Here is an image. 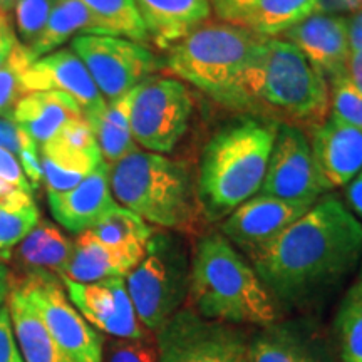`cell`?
Masks as SVG:
<instances>
[{"mask_svg":"<svg viewBox=\"0 0 362 362\" xmlns=\"http://www.w3.org/2000/svg\"><path fill=\"white\" fill-rule=\"evenodd\" d=\"M362 257V223L336 197L319 198L274 242L248 257L277 305L310 309Z\"/></svg>","mask_w":362,"mask_h":362,"instance_id":"obj_1","label":"cell"},{"mask_svg":"<svg viewBox=\"0 0 362 362\" xmlns=\"http://www.w3.org/2000/svg\"><path fill=\"white\" fill-rule=\"evenodd\" d=\"M221 106L314 133L330 116V90L296 45L262 37Z\"/></svg>","mask_w":362,"mask_h":362,"instance_id":"obj_2","label":"cell"},{"mask_svg":"<svg viewBox=\"0 0 362 362\" xmlns=\"http://www.w3.org/2000/svg\"><path fill=\"white\" fill-rule=\"evenodd\" d=\"M279 124L245 115L215 131L203 148L197 193L206 223L225 220L260 192Z\"/></svg>","mask_w":362,"mask_h":362,"instance_id":"obj_3","label":"cell"},{"mask_svg":"<svg viewBox=\"0 0 362 362\" xmlns=\"http://www.w3.org/2000/svg\"><path fill=\"white\" fill-rule=\"evenodd\" d=\"M189 309L203 319L267 327L279 305L255 269L220 232L200 235L192 253Z\"/></svg>","mask_w":362,"mask_h":362,"instance_id":"obj_4","label":"cell"},{"mask_svg":"<svg viewBox=\"0 0 362 362\" xmlns=\"http://www.w3.org/2000/svg\"><path fill=\"white\" fill-rule=\"evenodd\" d=\"M110 185L115 200L151 226L193 237L206 223L188 163L138 149L110 166Z\"/></svg>","mask_w":362,"mask_h":362,"instance_id":"obj_5","label":"cell"},{"mask_svg":"<svg viewBox=\"0 0 362 362\" xmlns=\"http://www.w3.org/2000/svg\"><path fill=\"white\" fill-rule=\"evenodd\" d=\"M126 288L144 329L158 334L188 302L192 252L183 235L155 230L146 253L126 275Z\"/></svg>","mask_w":362,"mask_h":362,"instance_id":"obj_6","label":"cell"},{"mask_svg":"<svg viewBox=\"0 0 362 362\" xmlns=\"http://www.w3.org/2000/svg\"><path fill=\"white\" fill-rule=\"evenodd\" d=\"M259 35L233 24H203L168 49L166 67L181 83L221 104L233 89Z\"/></svg>","mask_w":362,"mask_h":362,"instance_id":"obj_7","label":"cell"},{"mask_svg":"<svg viewBox=\"0 0 362 362\" xmlns=\"http://www.w3.org/2000/svg\"><path fill=\"white\" fill-rule=\"evenodd\" d=\"M193 115V96L176 78L151 76L134 90L131 134L146 151L168 155L187 134Z\"/></svg>","mask_w":362,"mask_h":362,"instance_id":"obj_8","label":"cell"},{"mask_svg":"<svg viewBox=\"0 0 362 362\" xmlns=\"http://www.w3.org/2000/svg\"><path fill=\"white\" fill-rule=\"evenodd\" d=\"M12 285L24 293L54 341L72 359L104 362L101 334L76 309L57 275L47 270H27L24 277L12 280Z\"/></svg>","mask_w":362,"mask_h":362,"instance_id":"obj_9","label":"cell"},{"mask_svg":"<svg viewBox=\"0 0 362 362\" xmlns=\"http://www.w3.org/2000/svg\"><path fill=\"white\" fill-rule=\"evenodd\" d=\"M158 362H250V336L240 325L181 309L156 334Z\"/></svg>","mask_w":362,"mask_h":362,"instance_id":"obj_10","label":"cell"},{"mask_svg":"<svg viewBox=\"0 0 362 362\" xmlns=\"http://www.w3.org/2000/svg\"><path fill=\"white\" fill-rule=\"evenodd\" d=\"M71 49L84 62L106 103L138 88L161 66L148 45L116 35H78L71 40Z\"/></svg>","mask_w":362,"mask_h":362,"instance_id":"obj_11","label":"cell"},{"mask_svg":"<svg viewBox=\"0 0 362 362\" xmlns=\"http://www.w3.org/2000/svg\"><path fill=\"white\" fill-rule=\"evenodd\" d=\"M325 192L310 138L296 126L279 124L259 194L293 202H317Z\"/></svg>","mask_w":362,"mask_h":362,"instance_id":"obj_12","label":"cell"},{"mask_svg":"<svg viewBox=\"0 0 362 362\" xmlns=\"http://www.w3.org/2000/svg\"><path fill=\"white\" fill-rule=\"evenodd\" d=\"M314 203L259 194L226 216L220 226V233L237 250L252 257L305 215Z\"/></svg>","mask_w":362,"mask_h":362,"instance_id":"obj_13","label":"cell"},{"mask_svg":"<svg viewBox=\"0 0 362 362\" xmlns=\"http://www.w3.org/2000/svg\"><path fill=\"white\" fill-rule=\"evenodd\" d=\"M67 297L94 329L116 339H146L149 330L139 322L124 279H106L93 284L61 279Z\"/></svg>","mask_w":362,"mask_h":362,"instance_id":"obj_14","label":"cell"},{"mask_svg":"<svg viewBox=\"0 0 362 362\" xmlns=\"http://www.w3.org/2000/svg\"><path fill=\"white\" fill-rule=\"evenodd\" d=\"M27 93L59 90L78 103L84 117L104 111L106 99L99 93L84 62L72 49H57L47 56L35 59L25 72Z\"/></svg>","mask_w":362,"mask_h":362,"instance_id":"obj_15","label":"cell"},{"mask_svg":"<svg viewBox=\"0 0 362 362\" xmlns=\"http://www.w3.org/2000/svg\"><path fill=\"white\" fill-rule=\"evenodd\" d=\"M312 153L325 192L349 185L362 170V129L329 116L312 133Z\"/></svg>","mask_w":362,"mask_h":362,"instance_id":"obj_16","label":"cell"},{"mask_svg":"<svg viewBox=\"0 0 362 362\" xmlns=\"http://www.w3.org/2000/svg\"><path fill=\"white\" fill-rule=\"evenodd\" d=\"M282 35L304 54L327 83L346 71L347 57L351 54L347 17L314 13L285 30Z\"/></svg>","mask_w":362,"mask_h":362,"instance_id":"obj_17","label":"cell"},{"mask_svg":"<svg viewBox=\"0 0 362 362\" xmlns=\"http://www.w3.org/2000/svg\"><path fill=\"white\" fill-rule=\"evenodd\" d=\"M47 203L59 225L71 233L88 232L117 203L111 193L110 165L103 161L88 178L67 192L47 193Z\"/></svg>","mask_w":362,"mask_h":362,"instance_id":"obj_18","label":"cell"},{"mask_svg":"<svg viewBox=\"0 0 362 362\" xmlns=\"http://www.w3.org/2000/svg\"><path fill=\"white\" fill-rule=\"evenodd\" d=\"M149 42L170 49L200 29L211 16V0H134Z\"/></svg>","mask_w":362,"mask_h":362,"instance_id":"obj_19","label":"cell"},{"mask_svg":"<svg viewBox=\"0 0 362 362\" xmlns=\"http://www.w3.org/2000/svg\"><path fill=\"white\" fill-rule=\"evenodd\" d=\"M141 262L138 257L117 248L107 247L93 233L83 232L74 240V250L64 274L59 279L93 284L106 279H126V275Z\"/></svg>","mask_w":362,"mask_h":362,"instance_id":"obj_20","label":"cell"},{"mask_svg":"<svg viewBox=\"0 0 362 362\" xmlns=\"http://www.w3.org/2000/svg\"><path fill=\"white\" fill-rule=\"evenodd\" d=\"M84 116L78 103L59 90L29 93L13 107V119L40 148L71 119Z\"/></svg>","mask_w":362,"mask_h":362,"instance_id":"obj_21","label":"cell"},{"mask_svg":"<svg viewBox=\"0 0 362 362\" xmlns=\"http://www.w3.org/2000/svg\"><path fill=\"white\" fill-rule=\"evenodd\" d=\"M13 334L25 362H76L45 329L30 302L16 285L11 284L7 297Z\"/></svg>","mask_w":362,"mask_h":362,"instance_id":"obj_22","label":"cell"},{"mask_svg":"<svg viewBox=\"0 0 362 362\" xmlns=\"http://www.w3.org/2000/svg\"><path fill=\"white\" fill-rule=\"evenodd\" d=\"M103 161L99 149H79L52 138L40 146L42 185L47 193L67 192L88 178Z\"/></svg>","mask_w":362,"mask_h":362,"instance_id":"obj_23","label":"cell"},{"mask_svg":"<svg viewBox=\"0 0 362 362\" xmlns=\"http://www.w3.org/2000/svg\"><path fill=\"white\" fill-rule=\"evenodd\" d=\"M250 362H324L312 336L293 324H272L250 337Z\"/></svg>","mask_w":362,"mask_h":362,"instance_id":"obj_24","label":"cell"},{"mask_svg":"<svg viewBox=\"0 0 362 362\" xmlns=\"http://www.w3.org/2000/svg\"><path fill=\"white\" fill-rule=\"evenodd\" d=\"M134 90L136 88L116 101L107 103L104 111L98 115L86 117L96 138L103 160L110 166L139 149L131 134L129 123Z\"/></svg>","mask_w":362,"mask_h":362,"instance_id":"obj_25","label":"cell"},{"mask_svg":"<svg viewBox=\"0 0 362 362\" xmlns=\"http://www.w3.org/2000/svg\"><path fill=\"white\" fill-rule=\"evenodd\" d=\"M103 35L101 27L81 0H54L44 30L29 47L30 56H47L78 35Z\"/></svg>","mask_w":362,"mask_h":362,"instance_id":"obj_26","label":"cell"},{"mask_svg":"<svg viewBox=\"0 0 362 362\" xmlns=\"http://www.w3.org/2000/svg\"><path fill=\"white\" fill-rule=\"evenodd\" d=\"M74 242L51 221L42 220L19 243L17 259L29 270H47L61 277L69 264Z\"/></svg>","mask_w":362,"mask_h":362,"instance_id":"obj_27","label":"cell"},{"mask_svg":"<svg viewBox=\"0 0 362 362\" xmlns=\"http://www.w3.org/2000/svg\"><path fill=\"white\" fill-rule=\"evenodd\" d=\"M89 232L107 247L143 259L155 228L146 223L141 216L116 203V206H112Z\"/></svg>","mask_w":362,"mask_h":362,"instance_id":"obj_28","label":"cell"},{"mask_svg":"<svg viewBox=\"0 0 362 362\" xmlns=\"http://www.w3.org/2000/svg\"><path fill=\"white\" fill-rule=\"evenodd\" d=\"M314 6L315 0H259L238 25L264 37H277L310 17Z\"/></svg>","mask_w":362,"mask_h":362,"instance_id":"obj_29","label":"cell"},{"mask_svg":"<svg viewBox=\"0 0 362 362\" xmlns=\"http://www.w3.org/2000/svg\"><path fill=\"white\" fill-rule=\"evenodd\" d=\"M40 211L33 193L12 192L0 198V259H8L17 247L37 226Z\"/></svg>","mask_w":362,"mask_h":362,"instance_id":"obj_30","label":"cell"},{"mask_svg":"<svg viewBox=\"0 0 362 362\" xmlns=\"http://www.w3.org/2000/svg\"><path fill=\"white\" fill-rule=\"evenodd\" d=\"M98 25L103 35H116L134 42L148 45L146 27L139 16L134 0H81Z\"/></svg>","mask_w":362,"mask_h":362,"instance_id":"obj_31","label":"cell"},{"mask_svg":"<svg viewBox=\"0 0 362 362\" xmlns=\"http://www.w3.org/2000/svg\"><path fill=\"white\" fill-rule=\"evenodd\" d=\"M336 334L342 362H362V279L342 298L336 315Z\"/></svg>","mask_w":362,"mask_h":362,"instance_id":"obj_32","label":"cell"},{"mask_svg":"<svg viewBox=\"0 0 362 362\" xmlns=\"http://www.w3.org/2000/svg\"><path fill=\"white\" fill-rule=\"evenodd\" d=\"M35 59L30 56L29 49L19 44L11 56L0 66V115L13 112L17 103L25 96V72L33 66Z\"/></svg>","mask_w":362,"mask_h":362,"instance_id":"obj_33","label":"cell"},{"mask_svg":"<svg viewBox=\"0 0 362 362\" xmlns=\"http://www.w3.org/2000/svg\"><path fill=\"white\" fill-rule=\"evenodd\" d=\"M54 0H19L13 7V29L27 49L35 42L47 24Z\"/></svg>","mask_w":362,"mask_h":362,"instance_id":"obj_34","label":"cell"},{"mask_svg":"<svg viewBox=\"0 0 362 362\" xmlns=\"http://www.w3.org/2000/svg\"><path fill=\"white\" fill-rule=\"evenodd\" d=\"M329 90L330 116L362 129V94L344 72L329 81Z\"/></svg>","mask_w":362,"mask_h":362,"instance_id":"obj_35","label":"cell"},{"mask_svg":"<svg viewBox=\"0 0 362 362\" xmlns=\"http://www.w3.org/2000/svg\"><path fill=\"white\" fill-rule=\"evenodd\" d=\"M104 362H158V346L146 339H115L104 349Z\"/></svg>","mask_w":362,"mask_h":362,"instance_id":"obj_36","label":"cell"},{"mask_svg":"<svg viewBox=\"0 0 362 362\" xmlns=\"http://www.w3.org/2000/svg\"><path fill=\"white\" fill-rule=\"evenodd\" d=\"M0 362H25L13 334L7 304L0 307Z\"/></svg>","mask_w":362,"mask_h":362,"instance_id":"obj_37","label":"cell"},{"mask_svg":"<svg viewBox=\"0 0 362 362\" xmlns=\"http://www.w3.org/2000/svg\"><path fill=\"white\" fill-rule=\"evenodd\" d=\"M30 136L13 119V112L0 115V148L19 158L22 148Z\"/></svg>","mask_w":362,"mask_h":362,"instance_id":"obj_38","label":"cell"},{"mask_svg":"<svg viewBox=\"0 0 362 362\" xmlns=\"http://www.w3.org/2000/svg\"><path fill=\"white\" fill-rule=\"evenodd\" d=\"M0 178L6 181L12 189L34 193L29 180L24 175V170H22L21 161L12 153H8L2 148H0Z\"/></svg>","mask_w":362,"mask_h":362,"instance_id":"obj_39","label":"cell"},{"mask_svg":"<svg viewBox=\"0 0 362 362\" xmlns=\"http://www.w3.org/2000/svg\"><path fill=\"white\" fill-rule=\"evenodd\" d=\"M257 2L259 0H211V11L225 24L238 25Z\"/></svg>","mask_w":362,"mask_h":362,"instance_id":"obj_40","label":"cell"},{"mask_svg":"<svg viewBox=\"0 0 362 362\" xmlns=\"http://www.w3.org/2000/svg\"><path fill=\"white\" fill-rule=\"evenodd\" d=\"M21 44L8 13L0 12V66L7 61L13 49Z\"/></svg>","mask_w":362,"mask_h":362,"instance_id":"obj_41","label":"cell"},{"mask_svg":"<svg viewBox=\"0 0 362 362\" xmlns=\"http://www.w3.org/2000/svg\"><path fill=\"white\" fill-rule=\"evenodd\" d=\"M344 74L351 81L352 86L362 94V49L359 51H351L346 62V71Z\"/></svg>","mask_w":362,"mask_h":362,"instance_id":"obj_42","label":"cell"},{"mask_svg":"<svg viewBox=\"0 0 362 362\" xmlns=\"http://www.w3.org/2000/svg\"><path fill=\"white\" fill-rule=\"evenodd\" d=\"M347 37H349L351 51L362 49V11L347 17Z\"/></svg>","mask_w":362,"mask_h":362,"instance_id":"obj_43","label":"cell"},{"mask_svg":"<svg viewBox=\"0 0 362 362\" xmlns=\"http://www.w3.org/2000/svg\"><path fill=\"white\" fill-rule=\"evenodd\" d=\"M346 197H347V202H349L351 208L354 210V215L361 216L362 218V170H361V173L357 175L356 178L349 183V187H347V192H346Z\"/></svg>","mask_w":362,"mask_h":362,"instance_id":"obj_44","label":"cell"},{"mask_svg":"<svg viewBox=\"0 0 362 362\" xmlns=\"http://www.w3.org/2000/svg\"><path fill=\"white\" fill-rule=\"evenodd\" d=\"M11 284H12V275L11 270L6 264L0 262V307L6 305L8 292H11Z\"/></svg>","mask_w":362,"mask_h":362,"instance_id":"obj_45","label":"cell"},{"mask_svg":"<svg viewBox=\"0 0 362 362\" xmlns=\"http://www.w3.org/2000/svg\"><path fill=\"white\" fill-rule=\"evenodd\" d=\"M17 2H19V0H0V11L6 13L12 12L13 7L17 6Z\"/></svg>","mask_w":362,"mask_h":362,"instance_id":"obj_46","label":"cell"},{"mask_svg":"<svg viewBox=\"0 0 362 362\" xmlns=\"http://www.w3.org/2000/svg\"><path fill=\"white\" fill-rule=\"evenodd\" d=\"M12 192H16V189H12V188L8 187V185L6 183V181L0 178V198L7 197V194H11Z\"/></svg>","mask_w":362,"mask_h":362,"instance_id":"obj_47","label":"cell"},{"mask_svg":"<svg viewBox=\"0 0 362 362\" xmlns=\"http://www.w3.org/2000/svg\"><path fill=\"white\" fill-rule=\"evenodd\" d=\"M347 4H349L351 13H356V12L362 11V0H347Z\"/></svg>","mask_w":362,"mask_h":362,"instance_id":"obj_48","label":"cell"},{"mask_svg":"<svg viewBox=\"0 0 362 362\" xmlns=\"http://www.w3.org/2000/svg\"><path fill=\"white\" fill-rule=\"evenodd\" d=\"M361 279H362V272H361Z\"/></svg>","mask_w":362,"mask_h":362,"instance_id":"obj_49","label":"cell"},{"mask_svg":"<svg viewBox=\"0 0 362 362\" xmlns=\"http://www.w3.org/2000/svg\"><path fill=\"white\" fill-rule=\"evenodd\" d=\"M0 12H2V11H0Z\"/></svg>","mask_w":362,"mask_h":362,"instance_id":"obj_50","label":"cell"}]
</instances>
